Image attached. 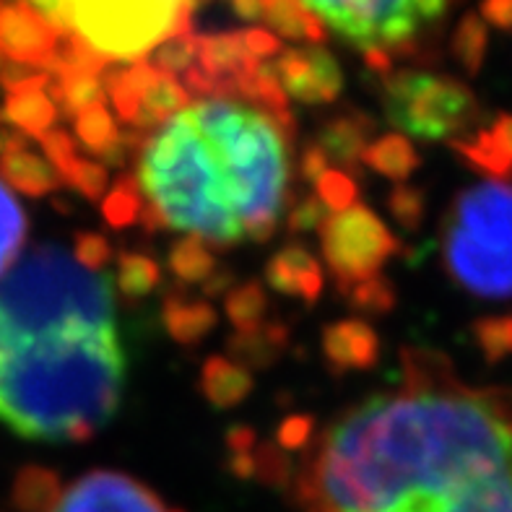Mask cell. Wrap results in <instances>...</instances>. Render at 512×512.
<instances>
[{"label":"cell","instance_id":"obj_38","mask_svg":"<svg viewBox=\"0 0 512 512\" xmlns=\"http://www.w3.org/2000/svg\"><path fill=\"white\" fill-rule=\"evenodd\" d=\"M388 211L396 219L398 227H403L406 232H416L427 216L424 190L414 188V185H396L388 195Z\"/></svg>","mask_w":512,"mask_h":512},{"label":"cell","instance_id":"obj_43","mask_svg":"<svg viewBox=\"0 0 512 512\" xmlns=\"http://www.w3.org/2000/svg\"><path fill=\"white\" fill-rule=\"evenodd\" d=\"M73 258L81 268L86 271L99 273L112 258V247L110 242L104 240L102 234L97 232H81L76 237V245H73Z\"/></svg>","mask_w":512,"mask_h":512},{"label":"cell","instance_id":"obj_32","mask_svg":"<svg viewBox=\"0 0 512 512\" xmlns=\"http://www.w3.org/2000/svg\"><path fill=\"white\" fill-rule=\"evenodd\" d=\"M26 240V214L11 190L0 182V276L19 258Z\"/></svg>","mask_w":512,"mask_h":512},{"label":"cell","instance_id":"obj_48","mask_svg":"<svg viewBox=\"0 0 512 512\" xmlns=\"http://www.w3.org/2000/svg\"><path fill=\"white\" fill-rule=\"evenodd\" d=\"M328 169H333V167H331L328 156H325V151L320 149L318 143L307 146L305 154H302V177H305V180L318 182L320 177L328 172Z\"/></svg>","mask_w":512,"mask_h":512},{"label":"cell","instance_id":"obj_26","mask_svg":"<svg viewBox=\"0 0 512 512\" xmlns=\"http://www.w3.org/2000/svg\"><path fill=\"white\" fill-rule=\"evenodd\" d=\"M52 102L58 104V110L63 115L73 117L84 115L89 110L104 107L107 91H104L102 76L97 73H68V76H58L50 81Z\"/></svg>","mask_w":512,"mask_h":512},{"label":"cell","instance_id":"obj_19","mask_svg":"<svg viewBox=\"0 0 512 512\" xmlns=\"http://www.w3.org/2000/svg\"><path fill=\"white\" fill-rule=\"evenodd\" d=\"M102 76L104 91H107V97H110L112 107H115V112L120 115V120L133 125V120H136L138 115V107H141L143 94H146V89H149L162 73L156 71L149 60H138V63L125 65V68L110 63L104 68Z\"/></svg>","mask_w":512,"mask_h":512},{"label":"cell","instance_id":"obj_7","mask_svg":"<svg viewBox=\"0 0 512 512\" xmlns=\"http://www.w3.org/2000/svg\"><path fill=\"white\" fill-rule=\"evenodd\" d=\"M323 26L357 50H409L414 39L442 19L450 0H302ZM393 58V55H390Z\"/></svg>","mask_w":512,"mask_h":512},{"label":"cell","instance_id":"obj_8","mask_svg":"<svg viewBox=\"0 0 512 512\" xmlns=\"http://www.w3.org/2000/svg\"><path fill=\"white\" fill-rule=\"evenodd\" d=\"M320 250L341 292H349L380 273L398 253V240L370 208L351 206L323 221Z\"/></svg>","mask_w":512,"mask_h":512},{"label":"cell","instance_id":"obj_20","mask_svg":"<svg viewBox=\"0 0 512 512\" xmlns=\"http://www.w3.org/2000/svg\"><path fill=\"white\" fill-rule=\"evenodd\" d=\"M201 393L214 409H234L253 393V375L234 359L214 354L203 362Z\"/></svg>","mask_w":512,"mask_h":512},{"label":"cell","instance_id":"obj_15","mask_svg":"<svg viewBox=\"0 0 512 512\" xmlns=\"http://www.w3.org/2000/svg\"><path fill=\"white\" fill-rule=\"evenodd\" d=\"M372 128H375V123H372L370 115H364V112H338L336 117H331V120L320 128L318 141L315 143L325 151L328 162L341 167V172H344V169L359 172L364 151L370 146Z\"/></svg>","mask_w":512,"mask_h":512},{"label":"cell","instance_id":"obj_44","mask_svg":"<svg viewBox=\"0 0 512 512\" xmlns=\"http://www.w3.org/2000/svg\"><path fill=\"white\" fill-rule=\"evenodd\" d=\"M39 141H42V151H45L47 162L52 164V169H55L58 175H63L65 169L71 167L78 159L76 141H73V136H68L65 130H50V133L39 138Z\"/></svg>","mask_w":512,"mask_h":512},{"label":"cell","instance_id":"obj_41","mask_svg":"<svg viewBox=\"0 0 512 512\" xmlns=\"http://www.w3.org/2000/svg\"><path fill=\"white\" fill-rule=\"evenodd\" d=\"M255 458V479H260L268 487L284 489L292 479V471H289V461H286V453L279 448V445H258L253 450Z\"/></svg>","mask_w":512,"mask_h":512},{"label":"cell","instance_id":"obj_42","mask_svg":"<svg viewBox=\"0 0 512 512\" xmlns=\"http://www.w3.org/2000/svg\"><path fill=\"white\" fill-rule=\"evenodd\" d=\"M328 208L320 201L318 195H302L289 206V214H286V227L294 234H305L312 229L323 227V221L328 219Z\"/></svg>","mask_w":512,"mask_h":512},{"label":"cell","instance_id":"obj_46","mask_svg":"<svg viewBox=\"0 0 512 512\" xmlns=\"http://www.w3.org/2000/svg\"><path fill=\"white\" fill-rule=\"evenodd\" d=\"M242 37H245V47L250 50V55H253L255 60H260V63H266L268 58L284 52L281 39L276 37V34L268 32V29H258V26H255V29H242Z\"/></svg>","mask_w":512,"mask_h":512},{"label":"cell","instance_id":"obj_5","mask_svg":"<svg viewBox=\"0 0 512 512\" xmlns=\"http://www.w3.org/2000/svg\"><path fill=\"white\" fill-rule=\"evenodd\" d=\"M60 34H73L107 63H138L190 29L201 0H26Z\"/></svg>","mask_w":512,"mask_h":512},{"label":"cell","instance_id":"obj_33","mask_svg":"<svg viewBox=\"0 0 512 512\" xmlns=\"http://www.w3.org/2000/svg\"><path fill=\"white\" fill-rule=\"evenodd\" d=\"M487 26L479 13H466L453 32V58L468 76H476L487 55Z\"/></svg>","mask_w":512,"mask_h":512},{"label":"cell","instance_id":"obj_23","mask_svg":"<svg viewBox=\"0 0 512 512\" xmlns=\"http://www.w3.org/2000/svg\"><path fill=\"white\" fill-rule=\"evenodd\" d=\"M286 341H289V331L284 325L263 323L255 331L234 333L229 338V354L245 370H250V367L263 370V367H271L281 357V351L286 349Z\"/></svg>","mask_w":512,"mask_h":512},{"label":"cell","instance_id":"obj_54","mask_svg":"<svg viewBox=\"0 0 512 512\" xmlns=\"http://www.w3.org/2000/svg\"><path fill=\"white\" fill-rule=\"evenodd\" d=\"M0 8H3V3H0Z\"/></svg>","mask_w":512,"mask_h":512},{"label":"cell","instance_id":"obj_52","mask_svg":"<svg viewBox=\"0 0 512 512\" xmlns=\"http://www.w3.org/2000/svg\"><path fill=\"white\" fill-rule=\"evenodd\" d=\"M229 286H232V273H214V276L203 284V292H206V297H224V292H227Z\"/></svg>","mask_w":512,"mask_h":512},{"label":"cell","instance_id":"obj_27","mask_svg":"<svg viewBox=\"0 0 512 512\" xmlns=\"http://www.w3.org/2000/svg\"><path fill=\"white\" fill-rule=\"evenodd\" d=\"M60 479L45 466H24L13 481V505L21 512H50L60 497Z\"/></svg>","mask_w":512,"mask_h":512},{"label":"cell","instance_id":"obj_47","mask_svg":"<svg viewBox=\"0 0 512 512\" xmlns=\"http://www.w3.org/2000/svg\"><path fill=\"white\" fill-rule=\"evenodd\" d=\"M481 16L502 32H512V0H481Z\"/></svg>","mask_w":512,"mask_h":512},{"label":"cell","instance_id":"obj_16","mask_svg":"<svg viewBox=\"0 0 512 512\" xmlns=\"http://www.w3.org/2000/svg\"><path fill=\"white\" fill-rule=\"evenodd\" d=\"M47 86H50V76L39 78L37 84L8 91L3 107H0V123H8L11 128H16V133H24V136H47L60 115L58 104L52 102Z\"/></svg>","mask_w":512,"mask_h":512},{"label":"cell","instance_id":"obj_17","mask_svg":"<svg viewBox=\"0 0 512 512\" xmlns=\"http://www.w3.org/2000/svg\"><path fill=\"white\" fill-rule=\"evenodd\" d=\"M0 177L13 190H19V193L29 195V198H42L47 193H55L63 185V180L52 169V164L39 154H34L21 133H16L11 146L0 156Z\"/></svg>","mask_w":512,"mask_h":512},{"label":"cell","instance_id":"obj_40","mask_svg":"<svg viewBox=\"0 0 512 512\" xmlns=\"http://www.w3.org/2000/svg\"><path fill=\"white\" fill-rule=\"evenodd\" d=\"M315 185H318V198L333 214H341L346 208L357 206V185L341 169H328Z\"/></svg>","mask_w":512,"mask_h":512},{"label":"cell","instance_id":"obj_11","mask_svg":"<svg viewBox=\"0 0 512 512\" xmlns=\"http://www.w3.org/2000/svg\"><path fill=\"white\" fill-rule=\"evenodd\" d=\"M63 34L26 0L0 8V55L47 73Z\"/></svg>","mask_w":512,"mask_h":512},{"label":"cell","instance_id":"obj_49","mask_svg":"<svg viewBox=\"0 0 512 512\" xmlns=\"http://www.w3.org/2000/svg\"><path fill=\"white\" fill-rule=\"evenodd\" d=\"M227 448L232 455H247L253 453L255 445V429L253 427H232L227 432Z\"/></svg>","mask_w":512,"mask_h":512},{"label":"cell","instance_id":"obj_30","mask_svg":"<svg viewBox=\"0 0 512 512\" xmlns=\"http://www.w3.org/2000/svg\"><path fill=\"white\" fill-rule=\"evenodd\" d=\"M224 310H227L229 323L237 328V333L255 331L266 323L268 297L258 281H247V284L234 286L232 292L224 297Z\"/></svg>","mask_w":512,"mask_h":512},{"label":"cell","instance_id":"obj_12","mask_svg":"<svg viewBox=\"0 0 512 512\" xmlns=\"http://www.w3.org/2000/svg\"><path fill=\"white\" fill-rule=\"evenodd\" d=\"M461 162L487 180L512 177V115H500L489 128L471 130L468 136L450 143Z\"/></svg>","mask_w":512,"mask_h":512},{"label":"cell","instance_id":"obj_34","mask_svg":"<svg viewBox=\"0 0 512 512\" xmlns=\"http://www.w3.org/2000/svg\"><path fill=\"white\" fill-rule=\"evenodd\" d=\"M143 211V193L138 185L136 175H123L117 177L112 190L104 195L102 201V214L104 221L115 229H125L130 224L141 221Z\"/></svg>","mask_w":512,"mask_h":512},{"label":"cell","instance_id":"obj_28","mask_svg":"<svg viewBox=\"0 0 512 512\" xmlns=\"http://www.w3.org/2000/svg\"><path fill=\"white\" fill-rule=\"evenodd\" d=\"M167 263L177 281H185V284H206L216 273V258L211 255L208 245L190 234H185L182 240L169 247Z\"/></svg>","mask_w":512,"mask_h":512},{"label":"cell","instance_id":"obj_13","mask_svg":"<svg viewBox=\"0 0 512 512\" xmlns=\"http://www.w3.org/2000/svg\"><path fill=\"white\" fill-rule=\"evenodd\" d=\"M323 354L333 372L372 370L380 357V338L364 320H338L323 331Z\"/></svg>","mask_w":512,"mask_h":512},{"label":"cell","instance_id":"obj_2","mask_svg":"<svg viewBox=\"0 0 512 512\" xmlns=\"http://www.w3.org/2000/svg\"><path fill=\"white\" fill-rule=\"evenodd\" d=\"M125 375L107 273L42 245L0 281L3 427L24 440H91L117 414Z\"/></svg>","mask_w":512,"mask_h":512},{"label":"cell","instance_id":"obj_37","mask_svg":"<svg viewBox=\"0 0 512 512\" xmlns=\"http://www.w3.org/2000/svg\"><path fill=\"white\" fill-rule=\"evenodd\" d=\"M344 294L351 307H357L359 312H370V315H385L396 307V289L380 273L362 281V284L351 286Z\"/></svg>","mask_w":512,"mask_h":512},{"label":"cell","instance_id":"obj_39","mask_svg":"<svg viewBox=\"0 0 512 512\" xmlns=\"http://www.w3.org/2000/svg\"><path fill=\"white\" fill-rule=\"evenodd\" d=\"M474 336L489 362L507 357V354H512V315L479 320L474 328Z\"/></svg>","mask_w":512,"mask_h":512},{"label":"cell","instance_id":"obj_24","mask_svg":"<svg viewBox=\"0 0 512 512\" xmlns=\"http://www.w3.org/2000/svg\"><path fill=\"white\" fill-rule=\"evenodd\" d=\"M190 104V94L185 91V86L177 81V78L159 76L154 84L146 89L141 99V107H138V115L133 120V128L138 133L151 128H162L169 117L177 115L180 110H185Z\"/></svg>","mask_w":512,"mask_h":512},{"label":"cell","instance_id":"obj_35","mask_svg":"<svg viewBox=\"0 0 512 512\" xmlns=\"http://www.w3.org/2000/svg\"><path fill=\"white\" fill-rule=\"evenodd\" d=\"M73 128H76L78 143L84 146L89 154L99 156L110 154L115 149V143L120 141V128H117L115 117L107 112V107H97V110H89L84 115H78L73 120Z\"/></svg>","mask_w":512,"mask_h":512},{"label":"cell","instance_id":"obj_50","mask_svg":"<svg viewBox=\"0 0 512 512\" xmlns=\"http://www.w3.org/2000/svg\"><path fill=\"white\" fill-rule=\"evenodd\" d=\"M232 11L245 21H260L263 19V3L260 0H229Z\"/></svg>","mask_w":512,"mask_h":512},{"label":"cell","instance_id":"obj_1","mask_svg":"<svg viewBox=\"0 0 512 512\" xmlns=\"http://www.w3.org/2000/svg\"><path fill=\"white\" fill-rule=\"evenodd\" d=\"M398 388L336 416L307 448L305 512H512V390L474 388L403 349Z\"/></svg>","mask_w":512,"mask_h":512},{"label":"cell","instance_id":"obj_22","mask_svg":"<svg viewBox=\"0 0 512 512\" xmlns=\"http://www.w3.org/2000/svg\"><path fill=\"white\" fill-rule=\"evenodd\" d=\"M268 32L294 42H323L325 26L302 0H260Z\"/></svg>","mask_w":512,"mask_h":512},{"label":"cell","instance_id":"obj_31","mask_svg":"<svg viewBox=\"0 0 512 512\" xmlns=\"http://www.w3.org/2000/svg\"><path fill=\"white\" fill-rule=\"evenodd\" d=\"M149 63L162 76L169 78L185 76L188 71H193L195 63H198V34L193 32V26L185 32L172 34L169 39H164L162 45H156L151 50Z\"/></svg>","mask_w":512,"mask_h":512},{"label":"cell","instance_id":"obj_53","mask_svg":"<svg viewBox=\"0 0 512 512\" xmlns=\"http://www.w3.org/2000/svg\"><path fill=\"white\" fill-rule=\"evenodd\" d=\"M16 138V133H8V130H0V156H3V151L11 146V141Z\"/></svg>","mask_w":512,"mask_h":512},{"label":"cell","instance_id":"obj_21","mask_svg":"<svg viewBox=\"0 0 512 512\" xmlns=\"http://www.w3.org/2000/svg\"><path fill=\"white\" fill-rule=\"evenodd\" d=\"M162 320L164 328L177 344L193 346L208 333L214 331V325L219 323L214 305L206 299H190L182 294H167L162 305Z\"/></svg>","mask_w":512,"mask_h":512},{"label":"cell","instance_id":"obj_29","mask_svg":"<svg viewBox=\"0 0 512 512\" xmlns=\"http://www.w3.org/2000/svg\"><path fill=\"white\" fill-rule=\"evenodd\" d=\"M162 284V268L156 266V260L143 253H120L117 255L115 286L125 299L149 297L156 286Z\"/></svg>","mask_w":512,"mask_h":512},{"label":"cell","instance_id":"obj_45","mask_svg":"<svg viewBox=\"0 0 512 512\" xmlns=\"http://www.w3.org/2000/svg\"><path fill=\"white\" fill-rule=\"evenodd\" d=\"M312 427H315V419L312 416H289L286 422H281L279 432H276V442L279 448L284 450H305L310 448L312 440Z\"/></svg>","mask_w":512,"mask_h":512},{"label":"cell","instance_id":"obj_36","mask_svg":"<svg viewBox=\"0 0 512 512\" xmlns=\"http://www.w3.org/2000/svg\"><path fill=\"white\" fill-rule=\"evenodd\" d=\"M60 180L65 185H71L73 190L84 195L86 201H104L107 195V185H110V175H107V167L99 162H91V159H81L78 156L71 167L65 169Z\"/></svg>","mask_w":512,"mask_h":512},{"label":"cell","instance_id":"obj_25","mask_svg":"<svg viewBox=\"0 0 512 512\" xmlns=\"http://www.w3.org/2000/svg\"><path fill=\"white\" fill-rule=\"evenodd\" d=\"M362 162L370 169H375L377 175L401 182L414 175L422 159H419L409 138L401 136V133H388V136L377 138V141L367 146Z\"/></svg>","mask_w":512,"mask_h":512},{"label":"cell","instance_id":"obj_10","mask_svg":"<svg viewBox=\"0 0 512 512\" xmlns=\"http://www.w3.org/2000/svg\"><path fill=\"white\" fill-rule=\"evenodd\" d=\"M286 99L302 104H331L344 89V73L331 52L323 47H292L271 63Z\"/></svg>","mask_w":512,"mask_h":512},{"label":"cell","instance_id":"obj_14","mask_svg":"<svg viewBox=\"0 0 512 512\" xmlns=\"http://www.w3.org/2000/svg\"><path fill=\"white\" fill-rule=\"evenodd\" d=\"M266 281L271 289L286 297H299L312 305L323 292L320 263L302 245H286L273 255L266 266Z\"/></svg>","mask_w":512,"mask_h":512},{"label":"cell","instance_id":"obj_3","mask_svg":"<svg viewBox=\"0 0 512 512\" xmlns=\"http://www.w3.org/2000/svg\"><path fill=\"white\" fill-rule=\"evenodd\" d=\"M292 136L294 117L201 99L143 143L136 180L164 229L219 250L266 242L284 211Z\"/></svg>","mask_w":512,"mask_h":512},{"label":"cell","instance_id":"obj_4","mask_svg":"<svg viewBox=\"0 0 512 512\" xmlns=\"http://www.w3.org/2000/svg\"><path fill=\"white\" fill-rule=\"evenodd\" d=\"M442 263L479 299H512V182L461 190L442 224Z\"/></svg>","mask_w":512,"mask_h":512},{"label":"cell","instance_id":"obj_18","mask_svg":"<svg viewBox=\"0 0 512 512\" xmlns=\"http://www.w3.org/2000/svg\"><path fill=\"white\" fill-rule=\"evenodd\" d=\"M260 60L250 55L242 32L198 34V68L221 84H232L250 73Z\"/></svg>","mask_w":512,"mask_h":512},{"label":"cell","instance_id":"obj_51","mask_svg":"<svg viewBox=\"0 0 512 512\" xmlns=\"http://www.w3.org/2000/svg\"><path fill=\"white\" fill-rule=\"evenodd\" d=\"M229 471H232L237 479H253L255 476V458L253 453H247V455H232L229 458Z\"/></svg>","mask_w":512,"mask_h":512},{"label":"cell","instance_id":"obj_9","mask_svg":"<svg viewBox=\"0 0 512 512\" xmlns=\"http://www.w3.org/2000/svg\"><path fill=\"white\" fill-rule=\"evenodd\" d=\"M50 512H182L128 474L91 471L63 489Z\"/></svg>","mask_w":512,"mask_h":512},{"label":"cell","instance_id":"obj_6","mask_svg":"<svg viewBox=\"0 0 512 512\" xmlns=\"http://www.w3.org/2000/svg\"><path fill=\"white\" fill-rule=\"evenodd\" d=\"M385 115L419 141H458L479 120V102L463 81L442 73L398 71L385 86Z\"/></svg>","mask_w":512,"mask_h":512}]
</instances>
